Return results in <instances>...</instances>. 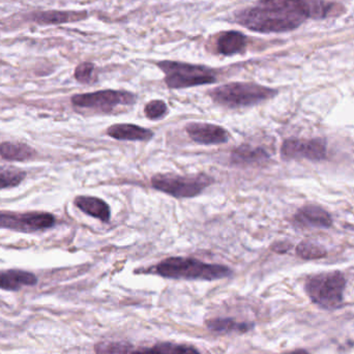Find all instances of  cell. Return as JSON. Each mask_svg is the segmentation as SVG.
Returning a JSON list of instances; mask_svg holds the SVG:
<instances>
[{
    "label": "cell",
    "mask_w": 354,
    "mask_h": 354,
    "mask_svg": "<svg viewBox=\"0 0 354 354\" xmlns=\"http://www.w3.org/2000/svg\"><path fill=\"white\" fill-rule=\"evenodd\" d=\"M309 18L304 0H258L235 14V21L261 33L295 30Z\"/></svg>",
    "instance_id": "1"
},
{
    "label": "cell",
    "mask_w": 354,
    "mask_h": 354,
    "mask_svg": "<svg viewBox=\"0 0 354 354\" xmlns=\"http://www.w3.org/2000/svg\"><path fill=\"white\" fill-rule=\"evenodd\" d=\"M156 274L177 280H220L232 274L230 268L220 264L205 263L197 259L170 257L156 266Z\"/></svg>",
    "instance_id": "2"
},
{
    "label": "cell",
    "mask_w": 354,
    "mask_h": 354,
    "mask_svg": "<svg viewBox=\"0 0 354 354\" xmlns=\"http://www.w3.org/2000/svg\"><path fill=\"white\" fill-rule=\"evenodd\" d=\"M277 93L276 89L251 82L228 83L209 91L214 102L231 109L257 105L272 99Z\"/></svg>",
    "instance_id": "3"
},
{
    "label": "cell",
    "mask_w": 354,
    "mask_h": 354,
    "mask_svg": "<svg viewBox=\"0 0 354 354\" xmlns=\"http://www.w3.org/2000/svg\"><path fill=\"white\" fill-rule=\"evenodd\" d=\"M346 279L339 270L320 272L306 281V292L316 305L326 310L341 307L344 299Z\"/></svg>",
    "instance_id": "4"
},
{
    "label": "cell",
    "mask_w": 354,
    "mask_h": 354,
    "mask_svg": "<svg viewBox=\"0 0 354 354\" xmlns=\"http://www.w3.org/2000/svg\"><path fill=\"white\" fill-rule=\"evenodd\" d=\"M158 66L165 75V83L171 89L189 88L216 82V73L207 66L163 60Z\"/></svg>",
    "instance_id": "5"
},
{
    "label": "cell",
    "mask_w": 354,
    "mask_h": 354,
    "mask_svg": "<svg viewBox=\"0 0 354 354\" xmlns=\"http://www.w3.org/2000/svg\"><path fill=\"white\" fill-rule=\"evenodd\" d=\"M212 183V179L204 174L192 176L158 174L151 178V185L156 189L176 198L195 197Z\"/></svg>",
    "instance_id": "6"
},
{
    "label": "cell",
    "mask_w": 354,
    "mask_h": 354,
    "mask_svg": "<svg viewBox=\"0 0 354 354\" xmlns=\"http://www.w3.org/2000/svg\"><path fill=\"white\" fill-rule=\"evenodd\" d=\"M135 101L134 93L113 89L81 93L72 97L75 107L99 112H111L120 106L132 105Z\"/></svg>",
    "instance_id": "7"
},
{
    "label": "cell",
    "mask_w": 354,
    "mask_h": 354,
    "mask_svg": "<svg viewBox=\"0 0 354 354\" xmlns=\"http://www.w3.org/2000/svg\"><path fill=\"white\" fill-rule=\"evenodd\" d=\"M55 218L49 212H0V228L18 232L32 233L52 228L55 225Z\"/></svg>",
    "instance_id": "8"
},
{
    "label": "cell",
    "mask_w": 354,
    "mask_h": 354,
    "mask_svg": "<svg viewBox=\"0 0 354 354\" xmlns=\"http://www.w3.org/2000/svg\"><path fill=\"white\" fill-rule=\"evenodd\" d=\"M281 157L284 161L309 160L320 162L328 158V143L326 139L289 138L283 142Z\"/></svg>",
    "instance_id": "9"
},
{
    "label": "cell",
    "mask_w": 354,
    "mask_h": 354,
    "mask_svg": "<svg viewBox=\"0 0 354 354\" xmlns=\"http://www.w3.org/2000/svg\"><path fill=\"white\" fill-rule=\"evenodd\" d=\"M299 228L328 229L333 226V218L328 210L316 204H308L299 208L292 218Z\"/></svg>",
    "instance_id": "10"
},
{
    "label": "cell",
    "mask_w": 354,
    "mask_h": 354,
    "mask_svg": "<svg viewBox=\"0 0 354 354\" xmlns=\"http://www.w3.org/2000/svg\"><path fill=\"white\" fill-rule=\"evenodd\" d=\"M185 130L192 140L201 145H222L229 139L228 132L216 124L192 122L187 124Z\"/></svg>",
    "instance_id": "11"
},
{
    "label": "cell",
    "mask_w": 354,
    "mask_h": 354,
    "mask_svg": "<svg viewBox=\"0 0 354 354\" xmlns=\"http://www.w3.org/2000/svg\"><path fill=\"white\" fill-rule=\"evenodd\" d=\"M37 278L32 272L21 270H0V289L18 291L24 286H35Z\"/></svg>",
    "instance_id": "12"
},
{
    "label": "cell",
    "mask_w": 354,
    "mask_h": 354,
    "mask_svg": "<svg viewBox=\"0 0 354 354\" xmlns=\"http://www.w3.org/2000/svg\"><path fill=\"white\" fill-rule=\"evenodd\" d=\"M87 18V12L81 10H45L31 14V19L39 24H62V23L77 22Z\"/></svg>",
    "instance_id": "13"
},
{
    "label": "cell",
    "mask_w": 354,
    "mask_h": 354,
    "mask_svg": "<svg viewBox=\"0 0 354 354\" xmlns=\"http://www.w3.org/2000/svg\"><path fill=\"white\" fill-rule=\"evenodd\" d=\"M74 203L84 214L99 218L102 222H109L111 212L109 205L104 200L91 196H78Z\"/></svg>",
    "instance_id": "14"
},
{
    "label": "cell",
    "mask_w": 354,
    "mask_h": 354,
    "mask_svg": "<svg viewBox=\"0 0 354 354\" xmlns=\"http://www.w3.org/2000/svg\"><path fill=\"white\" fill-rule=\"evenodd\" d=\"M107 134L118 140L145 141L153 136L149 129L131 124H118L109 127Z\"/></svg>",
    "instance_id": "15"
},
{
    "label": "cell",
    "mask_w": 354,
    "mask_h": 354,
    "mask_svg": "<svg viewBox=\"0 0 354 354\" xmlns=\"http://www.w3.org/2000/svg\"><path fill=\"white\" fill-rule=\"evenodd\" d=\"M247 45V37L239 31L229 30L221 33L216 41L218 52L222 55L232 56L241 53Z\"/></svg>",
    "instance_id": "16"
},
{
    "label": "cell",
    "mask_w": 354,
    "mask_h": 354,
    "mask_svg": "<svg viewBox=\"0 0 354 354\" xmlns=\"http://www.w3.org/2000/svg\"><path fill=\"white\" fill-rule=\"evenodd\" d=\"M270 156L261 147H253L251 145H241L231 153V161L235 165H252L266 162Z\"/></svg>",
    "instance_id": "17"
},
{
    "label": "cell",
    "mask_w": 354,
    "mask_h": 354,
    "mask_svg": "<svg viewBox=\"0 0 354 354\" xmlns=\"http://www.w3.org/2000/svg\"><path fill=\"white\" fill-rule=\"evenodd\" d=\"M37 151L23 143L3 142L0 145V157L8 161L23 162L33 159Z\"/></svg>",
    "instance_id": "18"
},
{
    "label": "cell",
    "mask_w": 354,
    "mask_h": 354,
    "mask_svg": "<svg viewBox=\"0 0 354 354\" xmlns=\"http://www.w3.org/2000/svg\"><path fill=\"white\" fill-rule=\"evenodd\" d=\"M206 326L212 332L221 333H247L253 328V324L237 322L234 318H214L206 322Z\"/></svg>",
    "instance_id": "19"
},
{
    "label": "cell",
    "mask_w": 354,
    "mask_h": 354,
    "mask_svg": "<svg viewBox=\"0 0 354 354\" xmlns=\"http://www.w3.org/2000/svg\"><path fill=\"white\" fill-rule=\"evenodd\" d=\"M131 354H200L195 347L176 343H159L149 348L133 351Z\"/></svg>",
    "instance_id": "20"
},
{
    "label": "cell",
    "mask_w": 354,
    "mask_h": 354,
    "mask_svg": "<svg viewBox=\"0 0 354 354\" xmlns=\"http://www.w3.org/2000/svg\"><path fill=\"white\" fill-rule=\"evenodd\" d=\"M307 6L309 18L322 19L332 15L340 14V8L343 6L339 4L330 3L326 0H304Z\"/></svg>",
    "instance_id": "21"
},
{
    "label": "cell",
    "mask_w": 354,
    "mask_h": 354,
    "mask_svg": "<svg viewBox=\"0 0 354 354\" xmlns=\"http://www.w3.org/2000/svg\"><path fill=\"white\" fill-rule=\"evenodd\" d=\"M26 172L14 166H0V189L15 187L24 180Z\"/></svg>",
    "instance_id": "22"
},
{
    "label": "cell",
    "mask_w": 354,
    "mask_h": 354,
    "mask_svg": "<svg viewBox=\"0 0 354 354\" xmlns=\"http://www.w3.org/2000/svg\"><path fill=\"white\" fill-rule=\"evenodd\" d=\"M297 255L301 259L317 260L322 259L328 255L326 248L310 241H303L297 245Z\"/></svg>",
    "instance_id": "23"
},
{
    "label": "cell",
    "mask_w": 354,
    "mask_h": 354,
    "mask_svg": "<svg viewBox=\"0 0 354 354\" xmlns=\"http://www.w3.org/2000/svg\"><path fill=\"white\" fill-rule=\"evenodd\" d=\"M95 354H131L133 348L132 345L127 342L108 341L95 345Z\"/></svg>",
    "instance_id": "24"
},
{
    "label": "cell",
    "mask_w": 354,
    "mask_h": 354,
    "mask_svg": "<svg viewBox=\"0 0 354 354\" xmlns=\"http://www.w3.org/2000/svg\"><path fill=\"white\" fill-rule=\"evenodd\" d=\"M167 105L165 102L161 101V100H155V101H151L147 106H145V115L149 118V120H159V118H163L166 113H167Z\"/></svg>",
    "instance_id": "25"
},
{
    "label": "cell",
    "mask_w": 354,
    "mask_h": 354,
    "mask_svg": "<svg viewBox=\"0 0 354 354\" xmlns=\"http://www.w3.org/2000/svg\"><path fill=\"white\" fill-rule=\"evenodd\" d=\"M93 72H95V64L91 62H83L75 70V78L78 82L88 84L93 80Z\"/></svg>",
    "instance_id": "26"
},
{
    "label": "cell",
    "mask_w": 354,
    "mask_h": 354,
    "mask_svg": "<svg viewBox=\"0 0 354 354\" xmlns=\"http://www.w3.org/2000/svg\"><path fill=\"white\" fill-rule=\"evenodd\" d=\"M290 243H287V241H280V243H276L272 245V249L274 250L276 253H286L289 250L291 249Z\"/></svg>",
    "instance_id": "27"
},
{
    "label": "cell",
    "mask_w": 354,
    "mask_h": 354,
    "mask_svg": "<svg viewBox=\"0 0 354 354\" xmlns=\"http://www.w3.org/2000/svg\"><path fill=\"white\" fill-rule=\"evenodd\" d=\"M283 354H309L306 351H303V349H299V351H290V353H283Z\"/></svg>",
    "instance_id": "28"
}]
</instances>
